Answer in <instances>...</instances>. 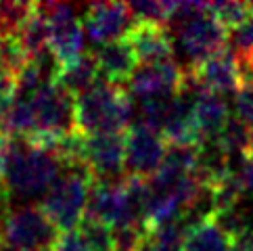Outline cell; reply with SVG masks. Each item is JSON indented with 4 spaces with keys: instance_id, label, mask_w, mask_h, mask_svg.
Returning <instances> with one entry per match:
<instances>
[{
    "instance_id": "6da1fadb",
    "label": "cell",
    "mask_w": 253,
    "mask_h": 251,
    "mask_svg": "<svg viewBox=\"0 0 253 251\" xmlns=\"http://www.w3.org/2000/svg\"><path fill=\"white\" fill-rule=\"evenodd\" d=\"M134 105L124 86L101 82L76 98V132L82 136L126 134L132 126Z\"/></svg>"
},
{
    "instance_id": "7a4b0ae2",
    "label": "cell",
    "mask_w": 253,
    "mask_h": 251,
    "mask_svg": "<svg viewBox=\"0 0 253 251\" xmlns=\"http://www.w3.org/2000/svg\"><path fill=\"white\" fill-rule=\"evenodd\" d=\"M61 172L63 161L55 153L34 147L23 138H11L4 172V186L11 197H44Z\"/></svg>"
},
{
    "instance_id": "3957f363",
    "label": "cell",
    "mask_w": 253,
    "mask_h": 251,
    "mask_svg": "<svg viewBox=\"0 0 253 251\" xmlns=\"http://www.w3.org/2000/svg\"><path fill=\"white\" fill-rule=\"evenodd\" d=\"M168 32L176 34L191 65L228 48V30L210 13V2H178Z\"/></svg>"
},
{
    "instance_id": "277c9868",
    "label": "cell",
    "mask_w": 253,
    "mask_h": 251,
    "mask_svg": "<svg viewBox=\"0 0 253 251\" xmlns=\"http://www.w3.org/2000/svg\"><path fill=\"white\" fill-rule=\"evenodd\" d=\"M57 182L40 199V209L59 228V232L78 230L84 220L90 188L94 184L86 166H65Z\"/></svg>"
},
{
    "instance_id": "5b68a950",
    "label": "cell",
    "mask_w": 253,
    "mask_h": 251,
    "mask_svg": "<svg viewBox=\"0 0 253 251\" xmlns=\"http://www.w3.org/2000/svg\"><path fill=\"white\" fill-rule=\"evenodd\" d=\"M32 105L36 115V132L34 136L25 138L30 145L52 151L61 138L76 134V98L57 84L40 88L32 96Z\"/></svg>"
},
{
    "instance_id": "8992f818",
    "label": "cell",
    "mask_w": 253,
    "mask_h": 251,
    "mask_svg": "<svg viewBox=\"0 0 253 251\" xmlns=\"http://www.w3.org/2000/svg\"><path fill=\"white\" fill-rule=\"evenodd\" d=\"M59 235V228L40 209V205L11 208L2 222V247L11 251L52 249Z\"/></svg>"
},
{
    "instance_id": "52a82bcc",
    "label": "cell",
    "mask_w": 253,
    "mask_h": 251,
    "mask_svg": "<svg viewBox=\"0 0 253 251\" xmlns=\"http://www.w3.org/2000/svg\"><path fill=\"white\" fill-rule=\"evenodd\" d=\"M82 164L94 182H120L126 176V136L98 134L82 138Z\"/></svg>"
},
{
    "instance_id": "ba28073f",
    "label": "cell",
    "mask_w": 253,
    "mask_h": 251,
    "mask_svg": "<svg viewBox=\"0 0 253 251\" xmlns=\"http://www.w3.org/2000/svg\"><path fill=\"white\" fill-rule=\"evenodd\" d=\"M126 136V176L151 180L164 161L169 145L159 132L132 124Z\"/></svg>"
},
{
    "instance_id": "9c48e42d",
    "label": "cell",
    "mask_w": 253,
    "mask_h": 251,
    "mask_svg": "<svg viewBox=\"0 0 253 251\" xmlns=\"http://www.w3.org/2000/svg\"><path fill=\"white\" fill-rule=\"evenodd\" d=\"M50 25V52L57 57L61 67L78 61L84 55V25L76 15L74 6L46 2L40 4Z\"/></svg>"
},
{
    "instance_id": "30bf717a",
    "label": "cell",
    "mask_w": 253,
    "mask_h": 251,
    "mask_svg": "<svg viewBox=\"0 0 253 251\" xmlns=\"http://www.w3.org/2000/svg\"><path fill=\"white\" fill-rule=\"evenodd\" d=\"M186 82L201 88V90L213 92V94H237L241 88V76H239V63L237 57L226 48L218 55H211L199 63H193L186 69Z\"/></svg>"
},
{
    "instance_id": "8fae6325",
    "label": "cell",
    "mask_w": 253,
    "mask_h": 251,
    "mask_svg": "<svg viewBox=\"0 0 253 251\" xmlns=\"http://www.w3.org/2000/svg\"><path fill=\"white\" fill-rule=\"evenodd\" d=\"M186 86V69L176 61L155 63V65H138L128 82V94L140 101L157 96H176Z\"/></svg>"
},
{
    "instance_id": "7c38bea8",
    "label": "cell",
    "mask_w": 253,
    "mask_h": 251,
    "mask_svg": "<svg viewBox=\"0 0 253 251\" xmlns=\"http://www.w3.org/2000/svg\"><path fill=\"white\" fill-rule=\"evenodd\" d=\"M84 32L96 46L124 40L134 28L130 4L126 2H92L82 17Z\"/></svg>"
},
{
    "instance_id": "4fadbf2b",
    "label": "cell",
    "mask_w": 253,
    "mask_h": 251,
    "mask_svg": "<svg viewBox=\"0 0 253 251\" xmlns=\"http://www.w3.org/2000/svg\"><path fill=\"white\" fill-rule=\"evenodd\" d=\"M126 40L132 46L140 65H155V63L174 61V42L171 34L161 25L134 23Z\"/></svg>"
},
{
    "instance_id": "5bb4252c",
    "label": "cell",
    "mask_w": 253,
    "mask_h": 251,
    "mask_svg": "<svg viewBox=\"0 0 253 251\" xmlns=\"http://www.w3.org/2000/svg\"><path fill=\"white\" fill-rule=\"evenodd\" d=\"M188 84V82H186ZM191 86V84H188ZM193 88V113H195V124L197 130L201 134L203 142L218 140L222 130L230 120L228 105H226L224 96L201 90V88Z\"/></svg>"
},
{
    "instance_id": "9a60e30c",
    "label": "cell",
    "mask_w": 253,
    "mask_h": 251,
    "mask_svg": "<svg viewBox=\"0 0 253 251\" xmlns=\"http://www.w3.org/2000/svg\"><path fill=\"white\" fill-rule=\"evenodd\" d=\"M94 57L98 63V69H101V78L107 84H113V86L128 84L130 78L134 76V71L140 65L126 38L96 46Z\"/></svg>"
},
{
    "instance_id": "2e32d148",
    "label": "cell",
    "mask_w": 253,
    "mask_h": 251,
    "mask_svg": "<svg viewBox=\"0 0 253 251\" xmlns=\"http://www.w3.org/2000/svg\"><path fill=\"white\" fill-rule=\"evenodd\" d=\"M55 84L74 98L82 96L92 90L94 86H98L101 84V69H98L94 52H84L78 61L61 67V74Z\"/></svg>"
},
{
    "instance_id": "e0dca14e",
    "label": "cell",
    "mask_w": 253,
    "mask_h": 251,
    "mask_svg": "<svg viewBox=\"0 0 253 251\" xmlns=\"http://www.w3.org/2000/svg\"><path fill=\"white\" fill-rule=\"evenodd\" d=\"M188 228L191 224L184 218L168 222L164 226L144 228L134 251H184Z\"/></svg>"
},
{
    "instance_id": "ac0fdd59",
    "label": "cell",
    "mask_w": 253,
    "mask_h": 251,
    "mask_svg": "<svg viewBox=\"0 0 253 251\" xmlns=\"http://www.w3.org/2000/svg\"><path fill=\"white\" fill-rule=\"evenodd\" d=\"M17 38H19L28 59H36L44 55L46 50H50V25H48V17L40 4H34L32 13L21 25Z\"/></svg>"
},
{
    "instance_id": "d6986e66",
    "label": "cell",
    "mask_w": 253,
    "mask_h": 251,
    "mask_svg": "<svg viewBox=\"0 0 253 251\" xmlns=\"http://www.w3.org/2000/svg\"><path fill=\"white\" fill-rule=\"evenodd\" d=\"M234 239L226 232L215 218L197 222L188 228L184 251H232Z\"/></svg>"
},
{
    "instance_id": "ffe728a7",
    "label": "cell",
    "mask_w": 253,
    "mask_h": 251,
    "mask_svg": "<svg viewBox=\"0 0 253 251\" xmlns=\"http://www.w3.org/2000/svg\"><path fill=\"white\" fill-rule=\"evenodd\" d=\"M178 2H164V0H140V2H132L130 11L134 17V23H151L161 25L168 30V23L174 15Z\"/></svg>"
},
{
    "instance_id": "44dd1931",
    "label": "cell",
    "mask_w": 253,
    "mask_h": 251,
    "mask_svg": "<svg viewBox=\"0 0 253 251\" xmlns=\"http://www.w3.org/2000/svg\"><path fill=\"white\" fill-rule=\"evenodd\" d=\"M210 13L218 19L224 30L237 32L253 15L251 2H210Z\"/></svg>"
},
{
    "instance_id": "7402d4cb",
    "label": "cell",
    "mask_w": 253,
    "mask_h": 251,
    "mask_svg": "<svg viewBox=\"0 0 253 251\" xmlns=\"http://www.w3.org/2000/svg\"><path fill=\"white\" fill-rule=\"evenodd\" d=\"M34 2H17V0H2L0 2V32L17 36L21 25L30 17Z\"/></svg>"
},
{
    "instance_id": "603a6c76",
    "label": "cell",
    "mask_w": 253,
    "mask_h": 251,
    "mask_svg": "<svg viewBox=\"0 0 253 251\" xmlns=\"http://www.w3.org/2000/svg\"><path fill=\"white\" fill-rule=\"evenodd\" d=\"M80 232L88 239L94 251H113V230L101 222L82 220L80 224Z\"/></svg>"
},
{
    "instance_id": "cb8c5ba5",
    "label": "cell",
    "mask_w": 253,
    "mask_h": 251,
    "mask_svg": "<svg viewBox=\"0 0 253 251\" xmlns=\"http://www.w3.org/2000/svg\"><path fill=\"white\" fill-rule=\"evenodd\" d=\"M232 42H234V57L239 61L253 63V15L247 19L245 25H241L232 34Z\"/></svg>"
},
{
    "instance_id": "d4e9b609",
    "label": "cell",
    "mask_w": 253,
    "mask_h": 251,
    "mask_svg": "<svg viewBox=\"0 0 253 251\" xmlns=\"http://www.w3.org/2000/svg\"><path fill=\"white\" fill-rule=\"evenodd\" d=\"M234 115L247 126H253V84L241 86L234 94Z\"/></svg>"
},
{
    "instance_id": "484cf974",
    "label": "cell",
    "mask_w": 253,
    "mask_h": 251,
    "mask_svg": "<svg viewBox=\"0 0 253 251\" xmlns=\"http://www.w3.org/2000/svg\"><path fill=\"white\" fill-rule=\"evenodd\" d=\"M52 251H94V249L78 228V230L61 232L55 247H52Z\"/></svg>"
},
{
    "instance_id": "4316f807",
    "label": "cell",
    "mask_w": 253,
    "mask_h": 251,
    "mask_svg": "<svg viewBox=\"0 0 253 251\" xmlns=\"http://www.w3.org/2000/svg\"><path fill=\"white\" fill-rule=\"evenodd\" d=\"M247 159L253 164V126H249V147H247Z\"/></svg>"
},
{
    "instance_id": "83f0119b",
    "label": "cell",
    "mask_w": 253,
    "mask_h": 251,
    "mask_svg": "<svg viewBox=\"0 0 253 251\" xmlns=\"http://www.w3.org/2000/svg\"><path fill=\"white\" fill-rule=\"evenodd\" d=\"M42 251H52V249H42Z\"/></svg>"
}]
</instances>
